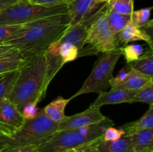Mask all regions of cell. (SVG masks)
Segmentation results:
<instances>
[{"instance_id": "obj_1", "label": "cell", "mask_w": 153, "mask_h": 152, "mask_svg": "<svg viewBox=\"0 0 153 152\" xmlns=\"http://www.w3.org/2000/svg\"><path fill=\"white\" fill-rule=\"evenodd\" d=\"M70 27L67 13L54 15L21 25L3 45L17 49L21 58L27 60L46 52Z\"/></svg>"}, {"instance_id": "obj_2", "label": "cell", "mask_w": 153, "mask_h": 152, "mask_svg": "<svg viewBox=\"0 0 153 152\" xmlns=\"http://www.w3.org/2000/svg\"><path fill=\"white\" fill-rule=\"evenodd\" d=\"M7 99L21 111L28 104H37L46 96L51 80L58 73L46 52L25 60Z\"/></svg>"}, {"instance_id": "obj_3", "label": "cell", "mask_w": 153, "mask_h": 152, "mask_svg": "<svg viewBox=\"0 0 153 152\" xmlns=\"http://www.w3.org/2000/svg\"><path fill=\"white\" fill-rule=\"evenodd\" d=\"M114 125L111 119L106 118L100 123L85 128L58 131L49 140L38 146V152H62L85 145L102 138L105 130Z\"/></svg>"}, {"instance_id": "obj_4", "label": "cell", "mask_w": 153, "mask_h": 152, "mask_svg": "<svg viewBox=\"0 0 153 152\" xmlns=\"http://www.w3.org/2000/svg\"><path fill=\"white\" fill-rule=\"evenodd\" d=\"M58 123L51 121L40 109L32 119H25L19 130L7 137H0V145L4 148L16 146L40 145L58 131Z\"/></svg>"}, {"instance_id": "obj_5", "label": "cell", "mask_w": 153, "mask_h": 152, "mask_svg": "<svg viewBox=\"0 0 153 152\" xmlns=\"http://www.w3.org/2000/svg\"><path fill=\"white\" fill-rule=\"evenodd\" d=\"M107 10L108 2L95 13L88 27L85 46L79 52V57L98 55L119 48L117 36L111 32L108 24Z\"/></svg>"}, {"instance_id": "obj_6", "label": "cell", "mask_w": 153, "mask_h": 152, "mask_svg": "<svg viewBox=\"0 0 153 152\" xmlns=\"http://www.w3.org/2000/svg\"><path fill=\"white\" fill-rule=\"evenodd\" d=\"M122 56L121 47L113 51L100 53V56L94 63L91 73L85 80L82 87L70 97L73 99L79 95L95 92L100 93L107 92L110 82L113 78V72L117 63Z\"/></svg>"}, {"instance_id": "obj_7", "label": "cell", "mask_w": 153, "mask_h": 152, "mask_svg": "<svg viewBox=\"0 0 153 152\" xmlns=\"http://www.w3.org/2000/svg\"><path fill=\"white\" fill-rule=\"evenodd\" d=\"M64 13H67L66 4L50 6L19 1L0 12V25H22L49 16Z\"/></svg>"}, {"instance_id": "obj_8", "label": "cell", "mask_w": 153, "mask_h": 152, "mask_svg": "<svg viewBox=\"0 0 153 152\" xmlns=\"http://www.w3.org/2000/svg\"><path fill=\"white\" fill-rule=\"evenodd\" d=\"M25 119L17 107L8 99L2 100L0 106V137L13 134L22 127Z\"/></svg>"}, {"instance_id": "obj_9", "label": "cell", "mask_w": 153, "mask_h": 152, "mask_svg": "<svg viewBox=\"0 0 153 152\" xmlns=\"http://www.w3.org/2000/svg\"><path fill=\"white\" fill-rule=\"evenodd\" d=\"M107 117L100 112V108L90 106L88 109L79 113L67 116L58 123V131L79 129L96 125L102 122Z\"/></svg>"}, {"instance_id": "obj_10", "label": "cell", "mask_w": 153, "mask_h": 152, "mask_svg": "<svg viewBox=\"0 0 153 152\" xmlns=\"http://www.w3.org/2000/svg\"><path fill=\"white\" fill-rule=\"evenodd\" d=\"M105 3L97 0H72L67 4L70 26L86 20L94 15Z\"/></svg>"}, {"instance_id": "obj_11", "label": "cell", "mask_w": 153, "mask_h": 152, "mask_svg": "<svg viewBox=\"0 0 153 152\" xmlns=\"http://www.w3.org/2000/svg\"><path fill=\"white\" fill-rule=\"evenodd\" d=\"M137 91L120 88H111L108 92L100 93L98 98L91 104V106L96 108H100L106 104L133 103V99Z\"/></svg>"}, {"instance_id": "obj_12", "label": "cell", "mask_w": 153, "mask_h": 152, "mask_svg": "<svg viewBox=\"0 0 153 152\" xmlns=\"http://www.w3.org/2000/svg\"><path fill=\"white\" fill-rule=\"evenodd\" d=\"M95 13L92 15L91 17L87 19L86 20L76 24L73 26L69 27L66 32L58 40L61 42H67V43L74 45L78 48L79 52L82 50L85 46V42L87 37L88 27L91 25Z\"/></svg>"}, {"instance_id": "obj_13", "label": "cell", "mask_w": 153, "mask_h": 152, "mask_svg": "<svg viewBox=\"0 0 153 152\" xmlns=\"http://www.w3.org/2000/svg\"><path fill=\"white\" fill-rule=\"evenodd\" d=\"M116 36L119 46L127 45L131 42L141 40L146 42L149 45V49H152L153 44L151 36L146 32L145 30L141 29V28H138L131 22H130Z\"/></svg>"}, {"instance_id": "obj_14", "label": "cell", "mask_w": 153, "mask_h": 152, "mask_svg": "<svg viewBox=\"0 0 153 152\" xmlns=\"http://www.w3.org/2000/svg\"><path fill=\"white\" fill-rule=\"evenodd\" d=\"M133 152H153V129H146L131 134Z\"/></svg>"}, {"instance_id": "obj_15", "label": "cell", "mask_w": 153, "mask_h": 152, "mask_svg": "<svg viewBox=\"0 0 153 152\" xmlns=\"http://www.w3.org/2000/svg\"><path fill=\"white\" fill-rule=\"evenodd\" d=\"M152 80H153V77L140 72L131 67L125 80L114 88L138 90Z\"/></svg>"}, {"instance_id": "obj_16", "label": "cell", "mask_w": 153, "mask_h": 152, "mask_svg": "<svg viewBox=\"0 0 153 152\" xmlns=\"http://www.w3.org/2000/svg\"><path fill=\"white\" fill-rule=\"evenodd\" d=\"M71 98H64L63 97L59 96L49 103L47 106L43 108V113L46 116L55 123L61 122L66 115L64 111L67 104L71 101Z\"/></svg>"}, {"instance_id": "obj_17", "label": "cell", "mask_w": 153, "mask_h": 152, "mask_svg": "<svg viewBox=\"0 0 153 152\" xmlns=\"http://www.w3.org/2000/svg\"><path fill=\"white\" fill-rule=\"evenodd\" d=\"M100 152H133L131 135H124L114 141H102L97 146Z\"/></svg>"}, {"instance_id": "obj_18", "label": "cell", "mask_w": 153, "mask_h": 152, "mask_svg": "<svg viewBox=\"0 0 153 152\" xmlns=\"http://www.w3.org/2000/svg\"><path fill=\"white\" fill-rule=\"evenodd\" d=\"M126 135H131L137 131L146 129H153V104L149 105L146 113L137 120L129 122L123 126Z\"/></svg>"}, {"instance_id": "obj_19", "label": "cell", "mask_w": 153, "mask_h": 152, "mask_svg": "<svg viewBox=\"0 0 153 152\" xmlns=\"http://www.w3.org/2000/svg\"><path fill=\"white\" fill-rule=\"evenodd\" d=\"M107 20L111 32L114 35H117L131 22V14H123L118 13L111 9L108 5Z\"/></svg>"}, {"instance_id": "obj_20", "label": "cell", "mask_w": 153, "mask_h": 152, "mask_svg": "<svg viewBox=\"0 0 153 152\" xmlns=\"http://www.w3.org/2000/svg\"><path fill=\"white\" fill-rule=\"evenodd\" d=\"M131 63V67L140 72L153 77V52L149 49L136 61Z\"/></svg>"}, {"instance_id": "obj_21", "label": "cell", "mask_w": 153, "mask_h": 152, "mask_svg": "<svg viewBox=\"0 0 153 152\" xmlns=\"http://www.w3.org/2000/svg\"><path fill=\"white\" fill-rule=\"evenodd\" d=\"M55 43L58 46V56L64 65L79 58V49L74 45L59 40H57Z\"/></svg>"}, {"instance_id": "obj_22", "label": "cell", "mask_w": 153, "mask_h": 152, "mask_svg": "<svg viewBox=\"0 0 153 152\" xmlns=\"http://www.w3.org/2000/svg\"><path fill=\"white\" fill-rule=\"evenodd\" d=\"M18 73L19 71L16 69L0 75V98L7 99L16 80Z\"/></svg>"}, {"instance_id": "obj_23", "label": "cell", "mask_w": 153, "mask_h": 152, "mask_svg": "<svg viewBox=\"0 0 153 152\" xmlns=\"http://www.w3.org/2000/svg\"><path fill=\"white\" fill-rule=\"evenodd\" d=\"M152 9V7H150L133 10L131 14V22L138 28L146 27L152 21L150 19Z\"/></svg>"}, {"instance_id": "obj_24", "label": "cell", "mask_w": 153, "mask_h": 152, "mask_svg": "<svg viewBox=\"0 0 153 152\" xmlns=\"http://www.w3.org/2000/svg\"><path fill=\"white\" fill-rule=\"evenodd\" d=\"M133 102H143L149 105L153 104V80L137 91Z\"/></svg>"}, {"instance_id": "obj_25", "label": "cell", "mask_w": 153, "mask_h": 152, "mask_svg": "<svg viewBox=\"0 0 153 152\" xmlns=\"http://www.w3.org/2000/svg\"><path fill=\"white\" fill-rule=\"evenodd\" d=\"M121 52L127 63H130L138 59L143 55V48L138 44L126 45L124 47H121Z\"/></svg>"}, {"instance_id": "obj_26", "label": "cell", "mask_w": 153, "mask_h": 152, "mask_svg": "<svg viewBox=\"0 0 153 152\" xmlns=\"http://www.w3.org/2000/svg\"><path fill=\"white\" fill-rule=\"evenodd\" d=\"M134 0H110L108 5L112 10L123 13V14H131L134 10Z\"/></svg>"}, {"instance_id": "obj_27", "label": "cell", "mask_w": 153, "mask_h": 152, "mask_svg": "<svg viewBox=\"0 0 153 152\" xmlns=\"http://www.w3.org/2000/svg\"><path fill=\"white\" fill-rule=\"evenodd\" d=\"M25 60L21 57H12L0 60V75L16 70L24 63Z\"/></svg>"}, {"instance_id": "obj_28", "label": "cell", "mask_w": 153, "mask_h": 152, "mask_svg": "<svg viewBox=\"0 0 153 152\" xmlns=\"http://www.w3.org/2000/svg\"><path fill=\"white\" fill-rule=\"evenodd\" d=\"M21 25H0V45H3L19 28Z\"/></svg>"}, {"instance_id": "obj_29", "label": "cell", "mask_w": 153, "mask_h": 152, "mask_svg": "<svg viewBox=\"0 0 153 152\" xmlns=\"http://www.w3.org/2000/svg\"><path fill=\"white\" fill-rule=\"evenodd\" d=\"M124 135L125 131L123 130L111 126L105 130L102 135V139L103 141H114L121 138Z\"/></svg>"}, {"instance_id": "obj_30", "label": "cell", "mask_w": 153, "mask_h": 152, "mask_svg": "<svg viewBox=\"0 0 153 152\" xmlns=\"http://www.w3.org/2000/svg\"><path fill=\"white\" fill-rule=\"evenodd\" d=\"M131 69V63H127L123 68L121 69L120 70V72H118V74L117 75V76L115 77H113V78L111 79L110 82V86H111V88H114L115 86H117L118 84H120V83H122L125 78L126 77L127 75L129 72V71Z\"/></svg>"}, {"instance_id": "obj_31", "label": "cell", "mask_w": 153, "mask_h": 152, "mask_svg": "<svg viewBox=\"0 0 153 152\" xmlns=\"http://www.w3.org/2000/svg\"><path fill=\"white\" fill-rule=\"evenodd\" d=\"M12 57H21L17 49L7 45H0V60Z\"/></svg>"}, {"instance_id": "obj_32", "label": "cell", "mask_w": 153, "mask_h": 152, "mask_svg": "<svg viewBox=\"0 0 153 152\" xmlns=\"http://www.w3.org/2000/svg\"><path fill=\"white\" fill-rule=\"evenodd\" d=\"M40 109L37 107V104H28L21 110V113L25 119H32L37 116Z\"/></svg>"}, {"instance_id": "obj_33", "label": "cell", "mask_w": 153, "mask_h": 152, "mask_svg": "<svg viewBox=\"0 0 153 152\" xmlns=\"http://www.w3.org/2000/svg\"><path fill=\"white\" fill-rule=\"evenodd\" d=\"M1 152H38L37 145L16 146L4 148Z\"/></svg>"}, {"instance_id": "obj_34", "label": "cell", "mask_w": 153, "mask_h": 152, "mask_svg": "<svg viewBox=\"0 0 153 152\" xmlns=\"http://www.w3.org/2000/svg\"><path fill=\"white\" fill-rule=\"evenodd\" d=\"M72 0H28L30 3L41 5H60V4H67Z\"/></svg>"}, {"instance_id": "obj_35", "label": "cell", "mask_w": 153, "mask_h": 152, "mask_svg": "<svg viewBox=\"0 0 153 152\" xmlns=\"http://www.w3.org/2000/svg\"><path fill=\"white\" fill-rule=\"evenodd\" d=\"M102 140H103L102 138H101L100 139L97 140V141H94L93 142L89 143V144L85 145L80 146V147H78V148H74L69 149V150L64 151L62 152H88V150H89L92 146L96 145H98L99 143L101 142Z\"/></svg>"}, {"instance_id": "obj_36", "label": "cell", "mask_w": 153, "mask_h": 152, "mask_svg": "<svg viewBox=\"0 0 153 152\" xmlns=\"http://www.w3.org/2000/svg\"><path fill=\"white\" fill-rule=\"evenodd\" d=\"M19 0H0V12L9 6L19 2Z\"/></svg>"}, {"instance_id": "obj_37", "label": "cell", "mask_w": 153, "mask_h": 152, "mask_svg": "<svg viewBox=\"0 0 153 152\" xmlns=\"http://www.w3.org/2000/svg\"><path fill=\"white\" fill-rule=\"evenodd\" d=\"M98 145H96L92 146V147H91V148H90L89 150H88V152H100V151L97 150V146Z\"/></svg>"}, {"instance_id": "obj_38", "label": "cell", "mask_w": 153, "mask_h": 152, "mask_svg": "<svg viewBox=\"0 0 153 152\" xmlns=\"http://www.w3.org/2000/svg\"><path fill=\"white\" fill-rule=\"evenodd\" d=\"M97 1H98L100 3H102V4H103V3L108 2V1H110V0H97Z\"/></svg>"}, {"instance_id": "obj_39", "label": "cell", "mask_w": 153, "mask_h": 152, "mask_svg": "<svg viewBox=\"0 0 153 152\" xmlns=\"http://www.w3.org/2000/svg\"><path fill=\"white\" fill-rule=\"evenodd\" d=\"M4 147H3V146L0 145V152H1V151H2V150H3V149H4Z\"/></svg>"}, {"instance_id": "obj_40", "label": "cell", "mask_w": 153, "mask_h": 152, "mask_svg": "<svg viewBox=\"0 0 153 152\" xmlns=\"http://www.w3.org/2000/svg\"><path fill=\"white\" fill-rule=\"evenodd\" d=\"M2 100H3V99H1V98H0V106H1V102H2Z\"/></svg>"}, {"instance_id": "obj_41", "label": "cell", "mask_w": 153, "mask_h": 152, "mask_svg": "<svg viewBox=\"0 0 153 152\" xmlns=\"http://www.w3.org/2000/svg\"><path fill=\"white\" fill-rule=\"evenodd\" d=\"M19 1H28V0H19Z\"/></svg>"}, {"instance_id": "obj_42", "label": "cell", "mask_w": 153, "mask_h": 152, "mask_svg": "<svg viewBox=\"0 0 153 152\" xmlns=\"http://www.w3.org/2000/svg\"><path fill=\"white\" fill-rule=\"evenodd\" d=\"M1 75H2V74H1Z\"/></svg>"}]
</instances>
